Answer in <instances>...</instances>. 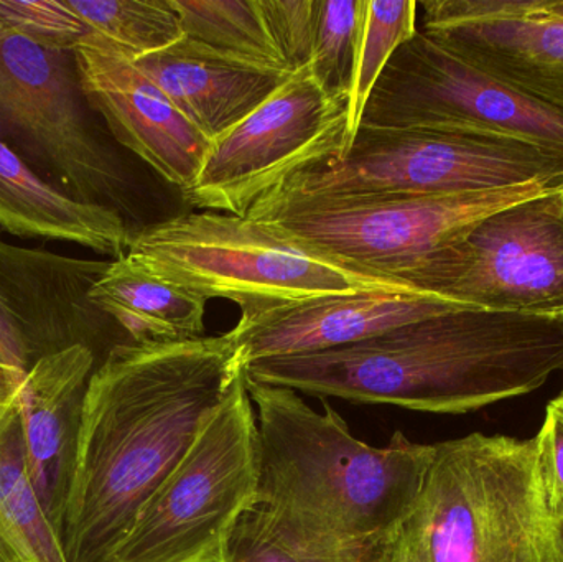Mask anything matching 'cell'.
Segmentation results:
<instances>
[{
    "mask_svg": "<svg viewBox=\"0 0 563 562\" xmlns=\"http://www.w3.org/2000/svg\"><path fill=\"white\" fill-rule=\"evenodd\" d=\"M244 373L231 332L106 353L82 399L59 531L66 561L114 562L142 507Z\"/></svg>",
    "mask_w": 563,
    "mask_h": 562,
    "instance_id": "obj_1",
    "label": "cell"
},
{
    "mask_svg": "<svg viewBox=\"0 0 563 562\" xmlns=\"http://www.w3.org/2000/svg\"><path fill=\"white\" fill-rule=\"evenodd\" d=\"M563 370V317L466 309L364 342L257 360L247 382L363 405L465 415L529 395Z\"/></svg>",
    "mask_w": 563,
    "mask_h": 562,
    "instance_id": "obj_2",
    "label": "cell"
},
{
    "mask_svg": "<svg viewBox=\"0 0 563 562\" xmlns=\"http://www.w3.org/2000/svg\"><path fill=\"white\" fill-rule=\"evenodd\" d=\"M247 379V378H246ZM260 434L254 510L301 562H366L406 518L433 444L394 432L384 448L354 438L328 403L247 382Z\"/></svg>",
    "mask_w": 563,
    "mask_h": 562,
    "instance_id": "obj_3",
    "label": "cell"
},
{
    "mask_svg": "<svg viewBox=\"0 0 563 562\" xmlns=\"http://www.w3.org/2000/svg\"><path fill=\"white\" fill-rule=\"evenodd\" d=\"M433 445L412 508L366 562H563L538 439L475 432Z\"/></svg>",
    "mask_w": 563,
    "mask_h": 562,
    "instance_id": "obj_4",
    "label": "cell"
},
{
    "mask_svg": "<svg viewBox=\"0 0 563 562\" xmlns=\"http://www.w3.org/2000/svg\"><path fill=\"white\" fill-rule=\"evenodd\" d=\"M0 142L66 197L121 214L131 236L145 227L134 155L92 108L75 48L0 26Z\"/></svg>",
    "mask_w": 563,
    "mask_h": 562,
    "instance_id": "obj_5",
    "label": "cell"
},
{
    "mask_svg": "<svg viewBox=\"0 0 563 562\" xmlns=\"http://www.w3.org/2000/svg\"><path fill=\"white\" fill-rule=\"evenodd\" d=\"M125 256L203 299L231 300L241 313L409 287L323 256L263 221L218 211L145 224L132 234Z\"/></svg>",
    "mask_w": 563,
    "mask_h": 562,
    "instance_id": "obj_6",
    "label": "cell"
},
{
    "mask_svg": "<svg viewBox=\"0 0 563 562\" xmlns=\"http://www.w3.org/2000/svg\"><path fill=\"white\" fill-rule=\"evenodd\" d=\"M562 185L534 181L442 197H308L276 190L257 201L247 218L353 269L406 284L476 221Z\"/></svg>",
    "mask_w": 563,
    "mask_h": 562,
    "instance_id": "obj_7",
    "label": "cell"
},
{
    "mask_svg": "<svg viewBox=\"0 0 563 562\" xmlns=\"http://www.w3.org/2000/svg\"><path fill=\"white\" fill-rule=\"evenodd\" d=\"M563 180V154L505 135L361 128L336 161L277 190L308 197H442Z\"/></svg>",
    "mask_w": 563,
    "mask_h": 562,
    "instance_id": "obj_8",
    "label": "cell"
},
{
    "mask_svg": "<svg viewBox=\"0 0 563 562\" xmlns=\"http://www.w3.org/2000/svg\"><path fill=\"white\" fill-rule=\"evenodd\" d=\"M257 487L260 434L244 373L142 507L114 562H221Z\"/></svg>",
    "mask_w": 563,
    "mask_h": 562,
    "instance_id": "obj_9",
    "label": "cell"
},
{
    "mask_svg": "<svg viewBox=\"0 0 563 562\" xmlns=\"http://www.w3.org/2000/svg\"><path fill=\"white\" fill-rule=\"evenodd\" d=\"M406 284L472 309L563 317V185L476 221Z\"/></svg>",
    "mask_w": 563,
    "mask_h": 562,
    "instance_id": "obj_10",
    "label": "cell"
},
{
    "mask_svg": "<svg viewBox=\"0 0 563 562\" xmlns=\"http://www.w3.org/2000/svg\"><path fill=\"white\" fill-rule=\"evenodd\" d=\"M361 128L505 135L563 154V112L493 78L423 30L387 63Z\"/></svg>",
    "mask_w": 563,
    "mask_h": 562,
    "instance_id": "obj_11",
    "label": "cell"
},
{
    "mask_svg": "<svg viewBox=\"0 0 563 562\" xmlns=\"http://www.w3.org/2000/svg\"><path fill=\"white\" fill-rule=\"evenodd\" d=\"M347 99L298 69L236 128L211 145L184 194L197 210L246 218L257 201L346 147Z\"/></svg>",
    "mask_w": 563,
    "mask_h": 562,
    "instance_id": "obj_12",
    "label": "cell"
},
{
    "mask_svg": "<svg viewBox=\"0 0 563 562\" xmlns=\"http://www.w3.org/2000/svg\"><path fill=\"white\" fill-rule=\"evenodd\" d=\"M108 261L79 260L0 241V355L25 375L69 346L98 355L118 345L121 327L89 300Z\"/></svg>",
    "mask_w": 563,
    "mask_h": 562,
    "instance_id": "obj_13",
    "label": "cell"
},
{
    "mask_svg": "<svg viewBox=\"0 0 563 562\" xmlns=\"http://www.w3.org/2000/svg\"><path fill=\"white\" fill-rule=\"evenodd\" d=\"M75 49L86 95L112 137L184 195L213 144L135 65L131 53L92 32Z\"/></svg>",
    "mask_w": 563,
    "mask_h": 562,
    "instance_id": "obj_14",
    "label": "cell"
},
{
    "mask_svg": "<svg viewBox=\"0 0 563 562\" xmlns=\"http://www.w3.org/2000/svg\"><path fill=\"white\" fill-rule=\"evenodd\" d=\"M466 309L472 307L412 287L364 290L241 313L231 335L250 365L353 345L417 320Z\"/></svg>",
    "mask_w": 563,
    "mask_h": 562,
    "instance_id": "obj_15",
    "label": "cell"
},
{
    "mask_svg": "<svg viewBox=\"0 0 563 562\" xmlns=\"http://www.w3.org/2000/svg\"><path fill=\"white\" fill-rule=\"evenodd\" d=\"M96 362L98 355L88 346H69L38 360L20 383L26 472L58 537L75 467L82 399Z\"/></svg>",
    "mask_w": 563,
    "mask_h": 562,
    "instance_id": "obj_16",
    "label": "cell"
},
{
    "mask_svg": "<svg viewBox=\"0 0 563 562\" xmlns=\"http://www.w3.org/2000/svg\"><path fill=\"white\" fill-rule=\"evenodd\" d=\"M134 62L211 144L294 75L224 55L188 36Z\"/></svg>",
    "mask_w": 563,
    "mask_h": 562,
    "instance_id": "obj_17",
    "label": "cell"
},
{
    "mask_svg": "<svg viewBox=\"0 0 563 562\" xmlns=\"http://www.w3.org/2000/svg\"><path fill=\"white\" fill-rule=\"evenodd\" d=\"M423 32L493 78L563 112V22L465 20L423 26Z\"/></svg>",
    "mask_w": 563,
    "mask_h": 562,
    "instance_id": "obj_18",
    "label": "cell"
},
{
    "mask_svg": "<svg viewBox=\"0 0 563 562\" xmlns=\"http://www.w3.org/2000/svg\"><path fill=\"white\" fill-rule=\"evenodd\" d=\"M0 231L29 240L65 241L121 260L131 230L109 208L66 197L0 142Z\"/></svg>",
    "mask_w": 563,
    "mask_h": 562,
    "instance_id": "obj_19",
    "label": "cell"
},
{
    "mask_svg": "<svg viewBox=\"0 0 563 562\" xmlns=\"http://www.w3.org/2000/svg\"><path fill=\"white\" fill-rule=\"evenodd\" d=\"M89 300L111 317L131 342H181L205 335L208 300L139 266L111 261Z\"/></svg>",
    "mask_w": 563,
    "mask_h": 562,
    "instance_id": "obj_20",
    "label": "cell"
},
{
    "mask_svg": "<svg viewBox=\"0 0 563 562\" xmlns=\"http://www.w3.org/2000/svg\"><path fill=\"white\" fill-rule=\"evenodd\" d=\"M170 3L188 38L224 55L288 71L267 29L260 0H170Z\"/></svg>",
    "mask_w": 563,
    "mask_h": 562,
    "instance_id": "obj_21",
    "label": "cell"
},
{
    "mask_svg": "<svg viewBox=\"0 0 563 562\" xmlns=\"http://www.w3.org/2000/svg\"><path fill=\"white\" fill-rule=\"evenodd\" d=\"M416 0H364L363 30L347 92L346 147H351L363 122L364 109L394 53L409 42L417 30ZM343 152V154H344ZM341 154V155H343Z\"/></svg>",
    "mask_w": 563,
    "mask_h": 562,
    "instance_id": "obj_22",
    "label": "cell"
},
{
    "mask_svg": "<svg viewBox=\"0 0 563 562\" xmlns=\"http://www.w3.org/2000/svg\"><path fill=\"white\" fill-rule=\"evenodd\" d=\"M89 32L111 40L134 59L184 38L170 0H66Z\"/></svg>",
    "mask_w": 563,
    "mask_h": 562,
    "instance_id": "obj_23",
    "label": "cell"
},
{
    "mask_svg": "<svg viewBox=\"0 0 563 562\" xmlns=\"http://www.w3.org/2000/svg\"><path fill=\"white\" fill-rule=\"evenodd\" d=\"M364 0H317L311 75L321 88L347 99L363 30Z\"/></svg>",
    "mask_w": 563,
    "mask_h": 562,
    "instance_id": "obj_24",
    "label": "cell"
},
{
    "mask_svg": "<svg viewBox=\"0 0 563 562\" xmlns=\"http://www.w3.org/2000/svg\"><path fill=\"white\" fill-rule=\"evenodd\" d=\"M0 26L63 48H76L91 33L66 0H0Z\"/></svg>",
    "mask_w": 563,
    "mask_h": 562,
    "instance_id": "obj_25",
    "label": "cell"
},
{
    "mask_svg": "<svg viewBox=\"0 0 563 562\" xmlns=\"http://www.w3.org/2000/svg\"><path fill=\"white\" fill-rule=\"evenodd\" d=\"M314 3L317 0H260L267 29L288 71L310 65Z\"/></svg>",
    "mask_w": 563,
    "mask_h": 562,
    "instance_id": "obj_26",
    "label": "cell"
},
{
    "mask_svg": "<svg viewBox=\"0 0 563 562\" xmlns=\"http://www.w3.org/2000/svg\"><path fill=\"white\" fill-rule=\"evenodd\" d=\"M221 562H301L267 530L257 511L250 510L238 521L223 548Z\"/></svg>",
    "mask_w": 563,
    "mask_h": 562,
    "instance_id": "obj_27",
    "label": "cell"
},
{
    "mask_svg": "<svg viewBox=\"0 0 563 562\" xmlns=\"http://www.w3.org/2000/svg\"><path fill=\"white\" fill-rule=\"evenodd\" d=\"M541 452L542 471L552 502L563 508V408L551 401L544 425L536 436Z\"/></svg>",
    "mask_w": 563,
    "mask_h": 562,
    "instance_id": "obj_28",
    "label": "cell"
},
{
    "mask_svg": "<svg viewBox=\"0 0 563 562\" xmlns=\"http://www.w3.org/2000/svg\"><path fill=\"white\" fill-rule=\"evenodd\" d=\"M7 398L0 399V508L5 497L13 462L20 449L19 421Z\"/></svg>",
    "mask_w": 563,
    "mask_h": 562,
    "instance_id": "obj_29",
    "label": "cell"
},
{
    "mask_svg": "<svg viewBox=\"0 0 563 562\" xmlns=\"http://www.w3.org/2000/svg\"><path fill=\"white\" fill-rule=\"evenodd\" d=\"M521 16L522 19L563 22V0H525V10H522Z\"/></svg>",
    "mask_w": 563,
    "mask_h": 562,
    "instance_id": "obj_30",
    "label": "cell"
},
{
    "mask_svg": "<svg viewBox=\"0 0 563 562\" xmlns=\"http://www.w3.org/2000/svg\"><path fill=\"white\" fill-rule=\"evenodd\" d=\"M23 373L16 370L9 368V366H0V399L7 398L12 395L23 379Z\"/></svg>",
    "mask_w": 563,
    "mask_h": 562,
    "instance_id": "obj_31",
    "label": "cell"
},
{
    "mask_svg": "<svg viewBox=\"0 0 563 562\" xmlns=\"http://www.w3.org/2000/svg\"><path fill=\"white\" fill-rule=\"evenodd\" d=\"M552 403H555V405L562 406V408H563V388H562V392L559 393L558 398H555L554 401H552Z\"/></svg>",
    "mask_w": 563,
    "mask_h": 562,
    "instance_id": "obj_32",
    "label": "cell"
},
{
    "mask_svg": "<svg viewBox=\"0 0 563 562\" xmlns=\"http://www.w3.org/2000/svg\"><path fill=\"white\" fill-rule=\"evenodd\" d=\"M0 366H7L5 362H3L2 355H0ZM9 368H10V366H9Z\"/></svg>",
    "mask_w": 563,
    "mask_h": 562,
    "instance_id": "obj_33",
    "label": "cell"
},
{
    "mask_svg": "<svg viewBox=\"0 0 563 562\" xmlns=\"http://www.w3.org/2000/svg\"><path fill=\"white\" fill-rule=\"evenodd\" d=\"M562 510H563V508H562Z\"/></svg>",
    "mask_w": 563,
    "mask_h": 562,
    "instance_id": "obj_34",
    "label": "cell"
}]
</instances>
